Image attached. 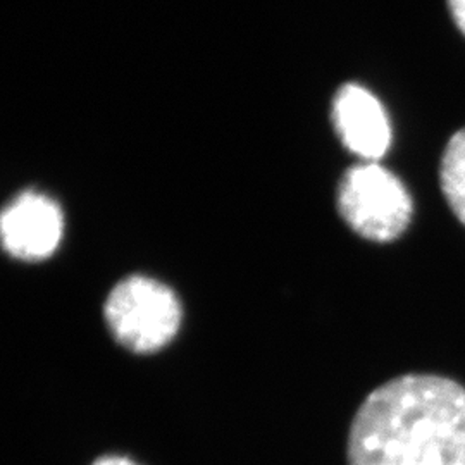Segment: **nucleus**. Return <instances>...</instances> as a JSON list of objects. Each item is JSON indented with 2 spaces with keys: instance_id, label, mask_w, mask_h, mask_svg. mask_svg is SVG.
<instances>
[{
  "instance_id": "1",
  "label": "nucleus",
  "mask_w": 465,
  "mask_h": 465,
  "mask_svg": "<svg viewBox=\"0 0 465 465\" xmlns=\"http://www.w3.org/2000/svg\"><path fill=\"white\" fill-rule=\"evenodd\" d=\"M349 465H465V388L436 374L384 382L359 407Z\"/></svg>"
},
{
  "instance_id": "2",
  "label": "nucleus",
  "mask_w": 465,
  "mask_h": 465,
  "mask_svg": "<svg viewBox=\"0 0 465 465\" xmlns=\"http://www.w3.org/2000/svg\"><path fill=\"white\" fill-rule=\"evenodd\" d=\"M336 203L353 232L378 243L400 238L414 214L407 186L378 163H362L347 169L338 184Z\"/></svg>"
},
{
  "instance_id": "3",
  "label": "nucleus",
  "mask_w": 465,
  "mask_h": 465,
  "mask_svg": "<svg viewBox=\"0 0 465 465\" xmlns=\"http://www.w3.org/2000/svg\"><path fill=\"white\" fill-rule=\"evenodd\" d=\"M113 336L136 353L164 349L182 326V303L164 282L134 274L117 282L104 305Z\"/></svg>"
},
{
  "instance_id": "4",
  "label": "nucleus",
  "mask_w": 465,
  "mask_h": 465,
  "mask_svg": "<svg viewBox=\"0 0 465 465\" xmlns=\"http://www.w3.org/2000/svg\"><path fill=\"white\" fill-rule=\"evenodd\" d=\"M64 216L57 202L26 190L11 200L0 219L2 245L21 261H44L63 240Z\"/></svg>"
},
{
  "instance_id": "5",
  "label": "nucleus",
  "mask_w": 465,
  "mask_h": 465,
  "mask_svg": "<svg viewBox=\"0 0 465 465\" xmlns=\"http://www.w3.org/2000/svg\"><path fill=\"white\" fill-rule=\"evenodd\" d=\"M332 123L343 145L364 163L390 150L391 124L381 102L361 84L341 86L332 102Z\"/></svg>"
},
{
  "instance_id": "6",
  "label": "nucleus",
  "mask_w": 465,
  "mask_h": 465,
  "mask_svg": "<svg viewBox=\"0 0 465 465\" xmlns=\"http://www.w3.org/2000/svg\"><path fill=\"white\" fill-rule=\"evenodd\" d=\"M440 183L451 213L465 226V128L451 134L445 147Z\"/></svg>"
},
{
  "instance_id": "7",
  "label": "nucleus",
  "mask_w": 465,
  "mask_h": 465,
  "mask_svg": "<svg viewBox=\"0 0 465 465\" xmlns=\"http://www.w3.org/2000/svg\"><path fill=\"white\" fill-rule=\"evenodd\" d=\"M449 7L455 25L465 35V0H449Z\"/></svg>"
},
{
  "instance_id": "8",
  "label": "nucleus",
  "mask_w": 465,
  "mask_h": 465,
  "mask_svg": "<svg viewBox=\"0 0 465 465\" xmlns=\"http://www.w3.org/2000/svg\"><path fill=\"white\" fill-rule=\"evenodd\" d=\"M92 465H138L134 460L126 459V457H119V455H105L100 457Z\"/></svg>"
}]
</instances>
